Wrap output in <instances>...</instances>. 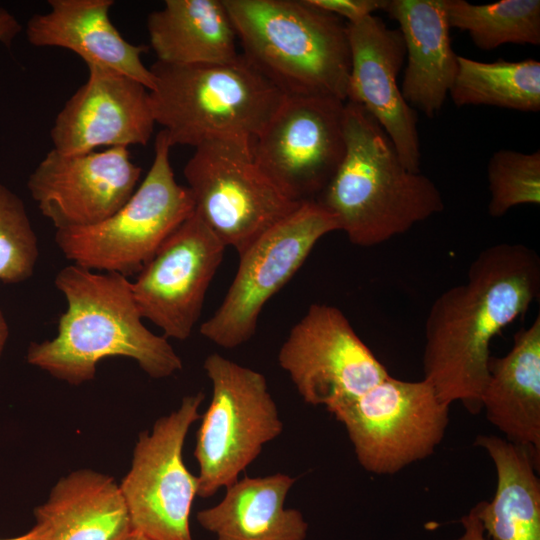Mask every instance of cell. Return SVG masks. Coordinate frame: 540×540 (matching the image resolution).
<instances>
[{"label": "cell", "mask_w": 540, "mask_h": 540, "mask_svg": "<svg viewBox=\"0 0 540 540\" xmlns=\"http://www.w3.org/2000/svg\"><path fill=\"white\" fill-rule=\"evenodd\" d=\"M540 292V259L523 245L500 243L472 261L465 283L441 293L425 323L423 379L438 398L481 410L490 342L523 315Z\"/></svg>", "instance_id": "6da1fadb"}, {"label": "cell", "mask_w": 540, "mask_h": 540, "mask_svg": "<svg viewBox=\"0 0 540 540\" xmlns=\"http://www.w3.org/2000/svg\"><path fill=\"white\" fill-rule=\"evenodd\" d=\"M55 286L67 308L54 338L29 345V364L73 385L92 380L97 363L112 356L134 359L157 379L182 369L167 338L142 323L127 277L72 263L57 273Z\"/></svg>", "instance_id": "7a4b0ae2"}, {"label": "cell", "mask_w": 540, "mask_h": 540, "mask_svg": "<svg viewBox=\"0 0 540 540\" xmlns=\"http://www.w3.org/2000/svg\"><path fill=\"white\" fill-rule=\"evenodd\" d=\"M345 153L315 201L357 246L379 245L444 209L436 184L409 171L379 123L361 105L345 102Z\"/></svg>", "instance_id": "3957f363"}, {"label": "cell", "mask_w": 540, "mask_h": 540, "mask_svg": "<svg viewBox=\"0 0 540 540\" xmlns=\"http://www.w3.org/2000/svg\"><path fill=\"white\" fill-rule=\"evenodd\" d=\"M245 59L285 96L347 100V23L308 0H224Z\"/></svg>", "instance_id": "277c9868"}, {"label": "cell", "mask_w": 540, "mask_h": 540, "mask_svg": "<svg viewBox=\"0 0 540 540\" xmlns=\"http://www.w3.org/2000/svg\"><path fill=\"white\" fill-rule=\"evenodd\" d=\"M155 122L171 146L196 148L214 139L253 140L285 95L240 53L227 64L150 67Z\"/></svg>", "instance_id": "5b68a950"}, {"label": "cell", "mask_w": 540, "mask_h": 540, "mask_svg": "<svg viewBox=\"0 0 540 540\" xmlns=\"http://www.w3.org/2000/svg\"><path fill=\"white\" fill-rule=\"evenodd\" d=\"M164 130L155 140L154 159L129 200L103 222L57 230L55 242L73 264L89 270L138 274L161 244L194 213L187 186L177 183Z\"/></svg>", "instance_id": "8992f818"}, {"label": "cell", "mask_w": 540, "mask_h": 540, "mask_svg": "<svg viewBox=\"0 0 540 540\" xmlns=\"http://www.w3.org/2000/svg\"><path fill=\"white\" fill-rule=\"evenodd\" d=\"M210 404L197 432V496L208 498L237 481L283 431V422L263 374L218 353L206 357Z\"/></svg>", "instance_id": "52a82bcc"}, {"label": "cell", "mask_w": 540, "mask_h": 540, "mask_svg": "<svg viewBox=\"0 0 540 540\" xmlns=\"http://www.w3.org/2000/svg\"><path fill=\"white\" fill-rule=\"evenodd\" d=\"M252 143L240 138L204 142L183 170L194 212L238 254L302 204L287 198L262 172Z\"/></svg>", "instance_id": "ba28073f"}, {"label": "cell", "mask_w": 540, "mask_h": 540, "mask_svg": "<svg viewBox=\"0 0 540 540\" xmlns=\"http://www.w3.org/2000/svg\"><path fill=\"white\" fill-rule=\"evenodd\" d=\"M330 413L345 427L359 464L377 475L432 455L449 422V405L426 380L390 375Z\"/></svg>", "instance_id": "9c48e42d"}, {"label": "cell", "mask_w": 540, "mask_h": 540, "mask_svg": "<svg viewBox=\"0 0 540 540\" xmlns=\"http://www.w3.org/2000/svg\"><path fill=\"white\" fill-rule=\"evenodd\" d=\"M337 230L335 216L320 203H302L238 254L234 279L200 333L226 349L250 340L266 302L294 276L315 244Z\"/></svg>", "instance_id": "30bf717a"}, {"label": "cell", "mask_w": 540, "mask_h": 540, "mask_svg": "<svg viewBox=\"0 0 540 540\" xmlns=\"http://www.w3.org/2000/svg\"><path fill=\"white\" fill-rule=\"evenodd\" d=\"M203 399L201 392L184 397L177 410L139 435L119 485L132 531L150 540H193L189 519L198 479L183 461V446Z\"/></svg>", "instance_id": "8fae6325"}, {"label": "cell", "mask_w": 540, "mask_h": 540, "mask_svg": "<svg viewBox=\"0 0 540 540\" xmlns=\"http://www.w3.org/2000/svg\"><path fill=\"white\" fill-rule=\"evenodd\" d=\"M345 102L330 96H285L253 140L255 162L290 200L315 201L341 164Z\"/></svg>", "instance_id": "7c38bea8"}, {"label": "cell", "mask_w": 540, "mask_h": 540, "mask_svg": "<svg viewBox=\"0 0 540 540\" xmlns=\"http://www.w3.org/2000/svg\"><path fill=\"white\" fill-rule=\"evenodd\" d=\"M278 362L308 404L332 412L389 373L335 306L312 304L292 327Z\"/></svg>", "instance_id": "4fadbf2b"}, {"label": "cell", "mask_w": 540, "mask_h": 540, "mask_svg": "<svg viewBox=\"0 0 540 540\" xmlns=\"http://www.w3.org/2000/svg\"><path fill=\"white\" fill-rule=\"evenodd\" d=\"M225 248L194 212L131 282L141 317L159 327L166 338L187 339L200 318Z\"/></svg>", "instance_id": "5bb4252c"}, {"label": "cell", "mask_w": 540, "mask_h": 540, "mask_svg": "<svg viewBox=\"0 0 540 540\" xmlns=\"http://www.w3.org/2000/svg\"><path fill=\"white\" fill-rule=\"evenodd\" d=\"M142 169L126 147L63 154L51 149L29 175L27 187L57 230L97 225L132 196Z\"/></svg>", "instance_id": "9a60e30c"}, {"label": "cell", "mask_w": 540, "mask_h": 540, "mask_svg": "<svg viewBox=\"0 0 540 540\" xmlns=\"http://www.w3.org/2000/svg\"><path fill=\"white\" fill-rule=\"evenodd\" d=\"M87 67V81L55 118L50 131L52 149L79 154L100 147L146 145L156 124L150 91L116 71Z\"/></svg>", "instance_id": "2e32d148"}, {"label": "cell", "mask_w": 540, "mask_h": 540, "mask_svg": "<svg viewBox=\"0 0 540 540\" xmlns=\"http://www.w3.org/2000/svg\"><path fill=\"white\" fill-rule=\"evenodd\" d=\"M351 66L347 100L361 105L379 123L409 171H420L418 115L404 99L397 77L406 57L399 29L370 15L348 24Z\"/></svg>", "instance_id": "e0dca14e"}, {"label": "cell", "mask_w": 540, "mask_h": 540, "mask_svg": "<svg viewBox=\"0 0 540 540\" xmlns=\"http://www.w3.org/2000/svg\"><path fill=\"white\" fill-rule=\"evenodd\" d=\"M112 0H49V11L34 14L26 37L36 47H60L77 54L87 66L110 69L154 87L142 61L149 47L123 38L110 19Z\"/></svg>", "instance_id": "ac0fdd59"}, {"label": "cell", "mask_w": 540, "mask_h": 540, "mask_svg": "<svg viewBox=\"0 0 540 540\" xmlns=\"http://www.w3.org/2000/svg\"><path fill=\"white\" fill-rule=\"evenodd\" d=\"M384 11L398 23L405 45L401 93L413 109L433 118L457 71L444 0H387Z\"/></svg>", "instance_id": "d6986e66"}, {"label": "cell", "mask_w": 540, "mask_h": 540, "mask_svg": "<svg viewBox=\"0 0 540 540\" xmlns=\"http://www.w3.org/2000/svg\"><path fill=\"white\" fill-rule=\"evenodd\" d=\"M481 409L505 439L540 464V316L514 335L502 357L490 356Z\"/></svg>", "instance_id": "ffe728a7"}, {"label": "cell", "mask_w": 540, "mask_h": 540, "mask_svg": "<svg viewBox=\"0 0 540 540\" xmlns=\"http://www.w3.org/2000/svg\"><path fill=\"white\" fill-rule=\"evenodd\" d=\"M34 516L45 540H125L132 531L119 485L93 470L61 478Z\"/></svg>", "instance_id": "44dd1931"}, {"label": "cell", "mask_w": 540, "mask_h": 540, "mask_svg": "<svg viewBox=\"0 0 540 540\" xmlns=\"http://www.w3.org/2000/svg\"><path fill=\"white\" fill-rule=\"evenodd\" d=\"M296 478L284 473L244 476L226 487L223 499L200 510V526L216 540H305L308 523L285 500Z\"/></svg>", "instance_id": "7402d4cb"}, {"label": "cell", "mask_w": 540, "mask_h": 540, "mask_svg": "<svg viewBox=\"0 0 540 540\" xmlns=\"http://www.w3.org/2000/svg\"><path fill=\"white\" fill-rule=\"evenodd\" d=\"M147 31L156 61L164 64H227L240 55L224 0H166L148 15Z\"/></svg>", "instance_id": "603a6c76"}, {"label": "cell", "mask_w": 540, "mask_h": 540, "mask_svg": "<svg viewBox=\"0 0 540 540\" xmlns=\"http://www.w3.org/2000/svg\"><path fill=\"white\" fill-rule=\"evenodd\" d=\"M475 445L493 461L497 475L492 501L473 508L490 540H540L539 464L531 453L505 438L479 435Z\"/></svg>", "instance_id": "cb8c5ba5"}, {"label": "cell", "mask_w": 540, "mask_h": 540, "mask_svg": "<svg viewBox=\"0 0 540 540\" xmlns=\"http://www.w3.org/2000/svg\"><path fill=\"white\" fill-rule=\"evenodd\" d=\"M449 94L458 107L489 105L537 112L540 110V62L535 59L481 62L458 55Z\"/></svg>", "instance_id": "d4e9b609"}, {"label": "cell", "mask_w": 540, "mask_h": 540, "mask_svg": "<svg viewBox=\"0 0 540 540\" xmlns=\"http://www.w3.org/2000/svg\"><path fill=\"white\" fill-rule=\"evenodd\" d=\"M450 28L466 31L480 49L492 50L505 44H540V1L502 0L472 4L465 0H444Z\"/></svg>", "instance_id": "484cf974"}, {"label": "cell", "mask_w": 540, "mask_h": 540, "mask_svg": "<svg viewBox=\"0 0 540 540\" xmlns=\"http://www.w3.org/2000/svg\"><path fill=\"white\" fill-rule=\"evenodd\" d=\"M487 178L490 216L501 217L518 205H539L540 151H496L489 159Z\"/></svg>", "instance_id": "4316f807"}, {"label": "cell", "mask_w": 540, "mask_h": 540, "mask_svg": "<svg viewBox=\"0 0 540 540\" xmlns=\"http://www.w3.org/2000/svg\"><path fill=\"white\" fill-rule=\"evenodd\" d=\"M39 256L38 239L24 202L0 182V281L29 279Z\"/></svg>", "instance_id": "83f0119b"}, {"label": "cell", "mask_w": 540, "mask_h": 540, "mask_svg": "<svg viewBox=\"0 0 540 540\" xmlns=\"http://www.w3.org/2000/svg\"><path fill=\"white\" fill-rule=\"evenodd\" d=\"M312 5L330 12L339 18L347 19L348 24L373 15L377 10H384L387 0H308Z\"/></svg>", "instance_id": "f1b7e54d"}, {"label": "cell", "mask_w": 540, "mask_h": 540, "mask_svg": "<svg viewBox=\"0 0 540 540\" xmlns=\"http://www.w3.org/2000/svg\"><path fill=\"white\" fill-rule=\"evenodd\" d=\"M21 30L22 26L16 17L0 7V43L9 47Z\"/></svg>", "instance_id": "f546056e"}, {"label": "cell", "mask_w": 540, "mask_h": 540, "mask_svg": "<svg viewBox=\"0 0 540 540\" xmlns=\"http://www.w3.org/2000/svg\"><path fill=\"white\" fill-rule=\"evenodd\" d=\"M464 532L457 540H485L483 526L478 519L474 508L467 515L461 518Z\"/></svg>", "instance_id": "4dcf8cb0"}, {"label": "cell", "mask_w": 540, "mask_h": 540, "mask_svg": "<svg viewBox=\"0 0 540 540\" xmlns=\"http://www.w3.org/2000/svg\"><path fill=\"white\" fill-rule=\"evenodd\" d=\"M0 540H45V537L40 527L34 524V526L25 534Z\"/></svg>", "instance_id": "1f68e13d"}, {"label": "cell", "mask_w": 540, "mask_h": 540, "mask_svg": "<svg viewBox=\"0 0 540 540\" xmlns=\"http://www.w3.org/2000/svg\"><path fill=\"white\" fill-rule=\"evenodd\" d=\"M8 336H9L8 323L6 321V318L2 310L0 309V357L3 353Z\"/></svg>", "instance_id": "d6a6232c"}, {"label": "cell", "mask_w": 540, "mask_h": 540, "mask_svg": "<svg viewBox=\"0 0 540 540\" xmlns=\"http://www.w3.org/2000/svg\"><path fill=\"white\" fill-rule=\"evenodd\" d=\"M125 540H150V539L136 531H131V533L127 536Z\"/></svg>", "instance_id": "836d02e7"}]
</instances>
